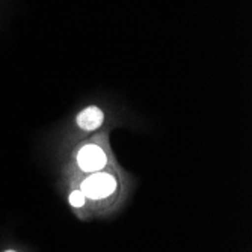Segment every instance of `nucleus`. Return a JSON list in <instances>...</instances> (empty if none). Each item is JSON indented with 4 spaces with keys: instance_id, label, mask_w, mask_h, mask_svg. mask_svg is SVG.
<instances>
[{
    "instance_id": "obj_2",
    "label": "nucleus",
    "mask_w": 252,
    "mask_h": 252,
    "mask_svg": "<svg viewBox=\"0 0 252 252\" xmlns=\"http://www.w3.org/2000/svg\"><path fill=\"white\" fill-rule=\"evenodd\" d=\"M107 157L104 151L94 144L85 145L77 154V165L85 172H98L106 166Z\"/></svg>"
},
{
    "instance_id": "obj_5",
    "label": "nucleus",
    "mask_w": 252,
    "mask_h": 252,
    "mask_svg": "<svg viewBox=\"0 0 252 252\" xmlns=\"http://www.w3.org/2000/svg\"><path fill=\"white\" fill-rule=\"evenodd\" d=\"M5 252H15V251H12V249H8V251H5Z\"/></svg>"
},
{
    "instance_id": "obj_3",
    "label": "nucleus",
    "mask_w": 252,
    "mask_h": 252,
    "mask_svg": "<svg viewBox=\"0 0 252 252\" xmlns=\"http://www.w3.org/2000/svg\"><path fill=\"white\" fill-rule=\"evenodd\" d=\"M103 121H104V115L101 109L97 106H88L77 115V126L86 131L97 130L103 124Z\"/></svg>"
},
{
    "instance_id": "obj_1",
    "label": "nucleus",
    "mask_w": 252,
    "mask_h": 252,
    "mask_svg": "<svg viewBox=\"0 0 252 252\" xmlns=\"http://www.w3.org/2000/svg\"><path fill=\"white\" fill-rule=\"evenodd\" d=\"M117 180L110 174L97 172L82 183V193L91 199H103L115 192Z\"/></svg>"
},
{
    "instance_id": "obj_4",
    "label": "nucleus",
    "mask_w": 252,
    "mask_h": 252,
    "mask_svg": "<svg viewBox=\"0 0 252 252\" xmlns=\"http://www.w3.org/2000/svg\"><path fill=\"white\" fill-rule=\"evenodd\" d=\"M70 204L73 207H82L85 204V195L82 193V190H74L70 195Z\"/></svg>"
}]
</instances>
